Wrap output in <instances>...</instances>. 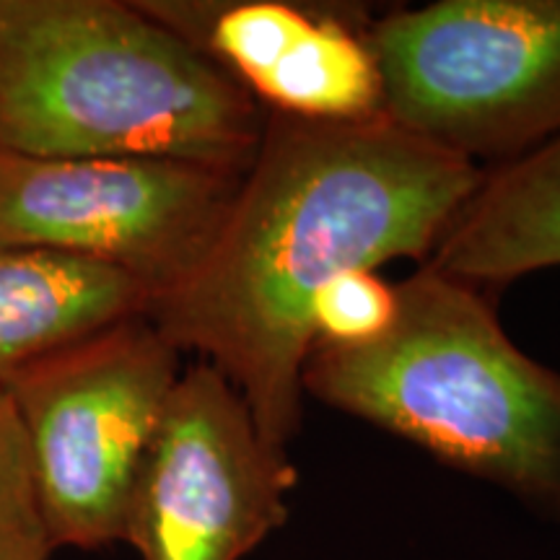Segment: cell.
<instances>
[{
  "instance_id": "obj_1",
  "label": "cell",
  "mask_w": 560,
  "mask_h": 560,
  "mask_svg": "<svg viewBox=\"0 0 560 560\" xmlns=\"http://www.w3.org/2000/svg\"><path fill=\"white\" fill-rule=\"evenodd\" d=\"M480 177L478 164L384 115H268L213 247L149 317L182 355L219 369L262 436L289 450L317 293L400 257L429 262Z\"/></svg>"
},
{
  "instance_id": "obj_2",
  "label": "cell",
  "mask_w": 560,
  "mask_h": 560,
  "mask_svg": "<svg viewBox=\"0 0 560 560\" xmlns=\"http://www.w3.org/2000/svg\"><path fill=\"white\" fill-rule=\"evenodd\" d=\"M268 112L136 0H0V151L247 172Z\"/></svg>"
},
{
  "instance_id": "obj_3",
  "label": "cell",
  "mask_w": 560,
  "mask_h": 560,
  "mask_svg": "<svg viewBox=\"0 0 560 560\" xmlns=\"http://www.w3.org/2000/svg\"><path fill=\"white\" fill-rule=\"evenodd\" d=\"M304 395L560 524V371L524 353L472 285L423 265L380 340L312 348Z\"/></svg>"
},
{
  "instance_id": "obj_4",
  "label": "cell",
  "mask_w": 560,
  "mask_h": 560,
  "mask_svg": "<svg viewBox=\"0 0 560 560\" xmlns=\"http://www.w3.org/2000/svg\"><path fill=\"white\" fill-rule=\"evenodd\" d=\"M384 117L467 161L560 136V0H436L371 21Z\"/></svg>"
},
{
  "instance_id": "obj_5",
  "label": "cell",
  "mask_w": 560,
  "mask_h": 560,
  "mask_svg": "<svg viewBox=\"0 0 560 560\" xmlns=\"http://www.w3.org/2000/svg\"><path fill=\"white\" fill-rule=\"evenodd\" d=\"M182 371L179 350L140 314L58 350L5 387L55 550L122 542L132 486Z\"/></svg>"
},
{
  "instance_id": "obj_6",
  "label": "cell",
  "mask_w": 560,
  "mask_h": 560,
  "mask_svg": "<svg viewBox=\"0 0 560 560\" xmlns=\"http://www.w3.org/2000/svg\"><path fill=\"white\" fill-rule=\"evenodd\" d=\"M242 177L182 159L0 151V247L109 265L156 301L185 283L213 247Z\"/></svg>"
},
{
  "instance_id": "obj_7",
  "label": "cell",
  "mask_w": 560,
  "mask_h": 560,
  "mask_svg": "<svg viewBox=\"0 0 560 560\" xmlns=\"http://www.w3.org/2000/svg\"><path fill=\"white\" fill-rule=\"evenodd\" d=\"M299 472L226 376L182 371L125 516L140 560H242L289 522Z\"/></svg>"
},
{
  "instance_id": "obj_8",
  "label": "cell",
  "mask_w": 560,
  "mask_h": 560,
  "mask_svg": "<svg viewBox=\"0 0 560 560\" xmlns=\"http://www.w3.org/2000/svg\"><path fill=\"white\" fill-rule=\"evenodd\" d=\"M268 115L369 120L384 115L371 19L285 0H136Z\"/></svg>"
},
{
  "instance_id": "obj_9",
  "label": "cell",
  "mask_w": 560,
  "mask_h": 560,
  "mask_svg": "<svg viewBox=\"0 0 560 560\" xmlns=\"http://www.w3.org/2000/svg\"><path fill=\"white\" fill-rule=\"evenodd\" d=\"M425 268L472 289L560 268V136L482 174Z\"/></svg>"
},
{
  "instance_id": "obj_10",
  "label": "cell",
  "mask_w": 560,
  "mask_h": 560,
  "mask_svg": "<svg viewBox=\"0 0 560 560\" xmlns=\"http://www.w3.org/2000/svg\"><path fill=\"white\" fill-rule=\"evenodd\" d=\"M151 291L109 265L0 247V389L62 348L149 314Z\"/></svg>"
},
{
  "instance_id": "obj_11",
  "label": "cell",
  "mask_w": 560,
  "mask_h": 560,
  "mask_svg": "<svg viewBox=\"0 0 560 560\" xmlns=\"http://www.w3.org/2000/svg\"><path fill=\"white\" fill-rule=\"evenodd\" d=\"M52 552L24 429L0 389V560H50Z\"/></svg>"
},
{
  "instance_id": "obj_12",
  "label": "cell",
  "mask_w": 560,
  "mask_h": 560,
  "mask_svg": "<svg viewBox=\"0 0 560 560\" xmlns=\"http://www.w3.org/2000/svg\"><path fill=\"white\" fill-rule=\"evenodd\" d=\"M397 285L376 270L348 272L317 293L312 304L314 348H359L380 340L395 325Z\"/></svg>"
}]
</instances>
